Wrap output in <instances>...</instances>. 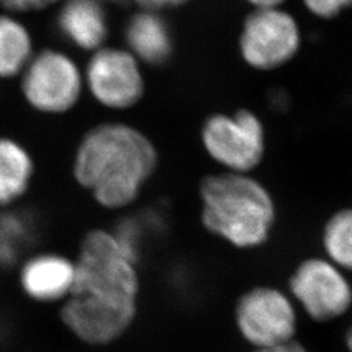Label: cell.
<instances>
[{"mask_svg": "<svg viewBox=\"0 0 352 352\" xmlns=\"http://www.w3.org/2000/svg\"><path fill=\"white\" fill-rule=\"evenodd\" d=\"M113 232L94 230L82 240L74 289L62 320L80 340L107 344L120 338L138 315L139 274Z\"/></svg>", "mask_w": 352, "mask_h": 352, "instance_id": "1", "label": "cell"}, {"mask_svg": "<svg viewBox=\"0 0 352 352\" xmlns=\"http://www.w3.org/2000/svg\"><path fill=\"white\" fill-rule=\"evenodd\" d=\"M157 166L158 151L146 135L124 123H104L84 136L74 173L102 206L122 209L139 197Z\"/></svg>", "mask_w": 352, "mask_h": 352, "instance_id": "2", "label": "cell"}, {"mask_svg": "<svg viewBox=\"0 0 352 352\" xmlns=\"http://www.w3.org/2000/svg\"><path fill=\"white\" fill-rule=\"evenodd\" d=\"M201 222L210 234L240 250L264 245L276 223V202L250 174L223 171L200 183Z\"/></svg>", "mask_w": 352, "mask_h": 352, "instance_id": "3", "label": "cell"}, {"mask_svg": "<svg viewBox=\"0 0 352 352\" xmlns=\"http://www.w3.org/2000/svg\"><path fill=\"white\" fill-rule=\"evenodd\" d=\"M201 142L208 155L225 171L250 174L264 160V124L247 109L212 113L202 124Z\"/></svg>", "mask_w": 352, "mask_h": 352, "instance_id": "4", "label": "cell"}, {"mask_svg": "<svg viewBox=\"0 0 352 352\" xmlns=\"http://www.w3.org/2000/svg\"><path fill=\"white\" fill-rule=\"evenodd\" d=\"M25 101L39 113H64L74 109L85 88L84 71L58 49L36 51L20 76Z\"/></svg>", "mask_w": 352, "mask_h": 352, "instance_id": "5", "label": "cell"}, {"mask_svg": "<svg viewBox=\"0 0 352 352\" xmlns=\"http://www.w3.org/2000/svg\"><path fill=\"white\" fill-rule=\"evenodd\" d=\"M235 325L253 350L280 346L295 340L298 314L287 294L272 286L244 292L235 305Z\"/></svg>", "mask_w": 352, "mask_h": 352, "instance_id": "6", "label": "cell"}, {"mask_svg": "<svg viewBox=\"0 0 352 352\" xmlns=\"http://www.w3.org/2000/svg\"><path fill=\"white\" fill-rule=\"evenodd\" d=\"M302 45L294 14L278 8H256L243 23L239 51L243 60L257 71H273L291 62Z\"/></svg>", "mask_w": 352, "mask_h": 352, "instance_id": "7", "label": "cell"}, {"mask_svg": "<svg viewBox=\"0 0 352 352\" xmlns=\"http://www.w3.org/2000/svg\"><path fill=\"white\" fill-rule=\"evenodd\" d=\"M289 287L295 302L317 322L334 321L351 308V283L327 258L304 260L291 274Z\"/></svg>", "mask_w": 352, "mask_h": 352, "instance_id": "8", "label": "cell"}, {"mask_svg": "<svg viewBox=\"0 0 352 352\" xmlns=\"http://www.w3.org/2000/svg\"><path fill=\"white\" fill-rule=\"evenodd\" d=\"M141 65L126 49L106 45L90 54L84 69L85 88L107 109H131L141 101L145 93Z\"/></svg>", "mask_w": 352, "mask_h": 352, "instance_id": "9", "label": "cell"}, {"mask_svg": "<svg viewBox=\"0 0 352 352\" xmlns=\"http://www.w3.org/2000/svg\"><path fill=\"white\" fill-rule=\"evenodd\" d=\"M56 28L76 49L94 52L106 46L110 25L106 4L100 0H63Z\"/></svg>", "mask_w": 352, "mask_h": 352, "instance_id": "10", "label": "cell"}, {"mask_svg": "<svg viewBox=\"0 0 352 352\" xmlns=\"http://www.w3.org/2000/svg\"><path fill=\"white\" fill-rule=\"evenodd\" d=\"M76 265L58 254H38L26 261L20 274L26 295L42 302L67 299L74 289Z\"/></svg>", "mask_w": 352, "mask_h": 352, "instance_id": "11", "label": "cell"}, {"mask_svg": "<svg viewBox=\"0 0 352 352\" xmlns=\"http://www.w3.org/2000/svg\"><path fill=\"white\" fill-rule=\"evenodd\" d=\"M126 50L141 64L161 67L171 58L174 45L170 29L158 12L140 10L126 23Z\"/></svg>", "mask_w": 352, "mask_h": 352, "instance_id": "12", "label": "cell"}, {"mask_svg": "<svg viewBox=\"0 0 352 352\" xmlns=\"http://www.w3.org/2000/svg\"><path fill=\"white\" fill-rule=\"evenodd\" d=\"M36 54L34 38L17 16L0 12V78L20 77Z\"/></svg>", "mask_w": 352, "mask_h": 352, "instance_id": "13", "label": "cell"}, {"mask_svg": "<svg viewBox=\"0 0 352 352\" xmlns=\"http://www.w3.org/2000/svg\"><path fill=\"white\" fill-rule=\"evenodd\" d=\"M33 171V161L19 142L0 139V206L11 205L25 193Z\"/></svg>", "mask_w": 352, "mask_h": 352, "instance_id": "14", "label": "cell"}, {"mask_svg": "<svg viewBox=\"0 0 352 352\" xmlns=\"http://www.w3.org/2000/svg\"><path fill=\"white\" fill-rule=\"evenodd\" d=\"M322 247L327 260L352 272V208L331 214L322 231Z\"/></svg>", "mask_w": 352, "mask_h": 352, "instance_id": "15", "label": "cell"}, {"mask_svg": "<svg viewBox=\"0 0 352 352\" xmlns=\"http://www.w3.org/2000/svg\"><path fill=\"white\" fill-rule=\"evenodd\" d=\"M36 236V226L29 214L12 213L0 215V263L12 265L32 245Z\"/></svg>", "mask_w": 352, "mask_h": 352, "instance_id": "16", "label": "cell"}, {"mask_svg": "<svg viewBox=\"0 0 352 352\" xmlns=\"http://www.w3.org/2000/svg\"><path fill=\"white\" fill-rule=\"evenodd\" d=\"M305 8L318 19H334L351 8L352 0H302Z\"/></svg>", "mask_w": 352, "mask_h": 352, "instance_id": "17", "label": "cell"}, {"mask_svg": "<svg viewBox=\"0 0 352 352\" xmlns=\"http://www.w3.org/2000/svg\"><path fill=\"white\" fill-rule=\"evenodd\" d=\"M63 0H0L4 12L21 16L24 13L41 12L54 6H60Z\"/></svg>", "mask_w": 352, "mask_h": 352, "instance_id": "18", "label": "cell"}, {"mask_svg": "<svg viewBox=\"0 0 352 352\" xmlns=\"http://www.w3.org/2000/svg\"><path fill=\"white\" fill-rule=\"evenodd\" d=\"M139 4L140 10L158 12L160 10L168 7H180L189 3L190 0H135Z\"/></svg>", "mask_w": 352, "mask_h": 352, "instance_id": "19", "label": "cell"}, {"mask_svg": "<svg viewBox=\"0 0 352 352\" xmlns=\"http://www.w3.org/2000/svg\"><path fill=\"white\" fill-rule=\"evenodd\" d=\"M252 352H309V350L296 340H291L289 343L270 347V349H263V350H253Z\"/></svg>", "mask_w": 352, "mask_h": 352, "instance_id": "20", "label": "cell"}, {"mask_svg": "<svg viewBox=\"0 0 352 352\" xmlns=\"http://www.w3.org/2000/svg\"><path fill=\"white\" fill-rule=\"evenodd\" d=\"M253 8H278L282 7V4L286 0H247Z\"/></svg>", "mask_w": 352, "mask_h": 352, "instance_id": "21", "label": "cell"}, {"mask_svg": "<svg viewBox=\"0 0 352 352\" xmlns=\"http://www.w3.org/2000/svg\"><path fill=\"white\" fill-rule=\"evenodd\" d=\"M344 344H346L347 351L352 352V325L350 327V329L347 330L346 336H344Z\"/></svg>", "mask_w": 352, "mask_h": 352, "instance_id": "22", "label": "cell"}]
</instances>
